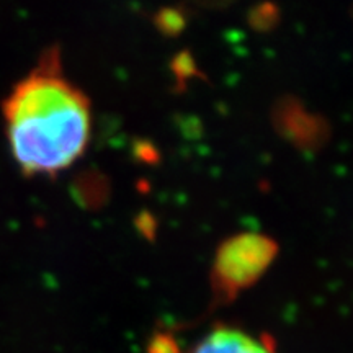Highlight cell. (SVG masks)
Returning a JSON list of instances; mask_svg holds the SVG:
<instances>
[{
	"mask_svg": "<svg viewBox=\"0 0 353 353\" xmlns=\"http://www.w3.org/2000/svg\"><path fill=\"white\" fill-rule=\"evenodd\" d=\"M8 145L25 175H54L85 152L90 100L63 74L59 52L41 56L2 103Z\"/></svg>",
	"mask_w": 353,
	"mask_h": 353,
	"instance_id": "cell-1",
	"label": "cell"
},
{
	"mask_svg": "<svg viewBox=\"0 0 353 353\" xmlns=\"http://www.w3.org/2000/svg\"><path fill=\"white\" fill-rule=\"evenodd\" d=\"M193 353H272L262 342L237 329H214Z\"/></svg>",
	"mask_w": 353,
	"mask_h": 353,
	"instance_id": "cell-2",
	"label": "cell"
},
{
	"mask_svg": "<svg viewBox=\"0 0 353 353\" xmlns=\"http://www.w3.org/2000/svg\"><path fill=\"white\" fill-rule=\"evenodd\" d=\"M149 353H180L179 347L175 345V342L169 337H162L159 335L157 339H154L151 345H149Z\"/></svg>",
	"mask_w": 353,
	"mask_h": 353,
	"instance_id": "cell-3",
	"label": "cell"
}]
</instances>
